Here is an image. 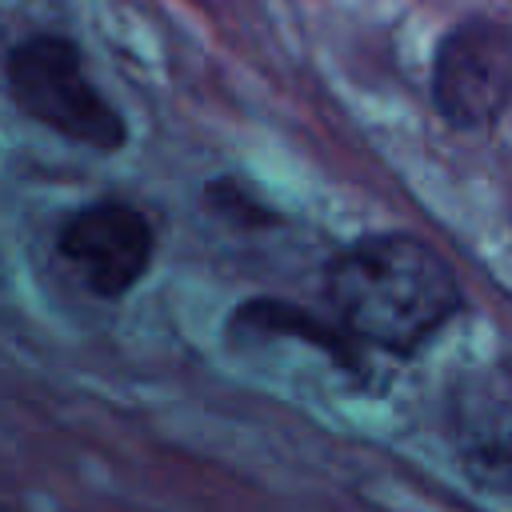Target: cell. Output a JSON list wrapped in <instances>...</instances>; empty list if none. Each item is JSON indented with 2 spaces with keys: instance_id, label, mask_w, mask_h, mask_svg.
Returning <instances> with one entry per match:
<instances>
[{
  "instance_id": "cell-1",
  "label": "cell",
  "mask_w": 512,
  "mask_h": 512,
  "mask_svg": "<svg viewBox=\"0 0 512 512\" xmlns=\"http://www.w3.org/2000/svg\"><path fill=\"white\" fill-rule=\"evenodd\" d=\"M324 292L352 340L392 356H412L460 312L444 256L404 232H376L336 252Z\"/></svg>"
},
{
  "instance_id": "cell-2",
  "label": "cell",
  "mask_w": 512,
  "mask_h": 512,
  "mask_svg": "<svg viewBox=\"0 0 512 512\" xmlns=\"http://www.w3.org/2000/svg\"><path fill=\"white\" fill-rule=\"evenodd\" d=\"M8 96L36 124L72 144L116 152L128 140L120 112L92 88L72 40L40 32L8 52Z\"/></svg>"
},
{
  "instance_id": "cell-3",
  "label": "cell",
  "mask_w": 512,
  "mask_h": 512,
  "mask_svg": "<svg viewBox=\"0 0 512 512\" xmlns=\"http://www.w3.org/2000/svg\"><path fill=\"white\" fill-rule=\"evenodd\" d=\"M432 100L456 128H488L512 100V36L496 20L456 24L432 64Z\"/></svg>"
},
{
  "instance_id": "cell-6",
  "label": "cell",
  "mask_w": 512,
  "mask_h": 512,
  "mask_svg": "<svg viewBox=\"0 0 512 512\" xmlns=\"http://www.w3.org/2000/svg\"><path fill=\"white\" fill-rule=\"evenodd\" d=\"M464 476L496 496H512V424H484L460 444Z\"/></svg>"
},
{
  "instance_id": "cell-4",
  "label": "cell",
  "mask_w": 512,
  "mask_h": 512,
  "mask_svg": "<svg viewBox=\"0 0 512 512\" xmlns=\"http://www.w3.org/2000/svg\"><path fill=\"white\" fill-rule=\"evenodd\" d=\"M56 252L68 272L100 300H116L140 284L152 264L156 236L144 212L132 204H88L60 224Z\"/></svg>"
},
{
  "instance_id": "cell-5",
  "label": "cell",
  "mask_w": 512,
  "mask_h": 512,
  "mask_svg": "<svg viewBox=\"0 0 512 512\" xmlns=\"http://www.w3.org/2000/svg\"><path fill=\"white\" fill-rule=\"evenodd\" d=\"M232 332H252V336H300L308 344H320L336 364L352 368L356 364V340L344 328H328L316 316L292 308V304H276V300H252L236 312Z\"/></svg>"
}]
</instances>
